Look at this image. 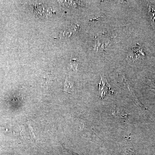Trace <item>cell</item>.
Returning a JSON list of instances; mask_svg holds the SVG:
<instances>
[{
	"label": "cell",
	"instance_id": "cell-1",
	"mask_svg": "<svg viewBox=\"0 0 155 155\" xmlns=\"http://www.w3.org/2000/svg\"><path fill=\"white\" fill-rule=\"evenodd\" d=\"M145 57L144 53L140 46L137 45L134 47L128 54L127 58L130 61H135L136 60H141Z\"/></svg>",
	"mask_w": 155,
	"mask_h": 155
},
{
	"label": "cell",
	"instance_id": "cell-3",
	"mask_svg": "<svg viewBox=\"0 0 155 155\" xmlns=\"http://www.w3.org/2000/svg\"><path fill=\"white\" fill-rule=\"evenodd\" d=\"M72 91V85L71 82L68 81L67 80L66 81V82L64 85V91L67 93L70 94Z\"/></svg>",
	"mask_w": 155,
	"mask_h": 155
},
{
	"label": "cell",
	"instance_id": "cell-2",
	"mask_svg": "<svg viewBox=\"0 0 155 155\" xmlns=\"http://www.w3.org/2000/svg\"><path fill=\"white\" fill-rule=\"evenodd\" d=\"M54 80V76L51 74H47L44 77L42 82V85L45 87L51 86Z\"/></svg>",
	"mask_w": 155,
	"mask_h": 155
},
{
	"label": "cell",
	"instance_id": "cell-4",
	"mask_svg": "<svg viewBox=\"0 0 155 155\" xmlns=\"http://www.w3.org/2000/svg\"><path fill=\"white\" fill-rule=\"evenodd\" d=\"M149 10L150 14V15L152 25L155 28V11L150 6H149Z\"/></svg>",
	"mask_w": 155,
	"mask_h": 155
}]
</instances>
